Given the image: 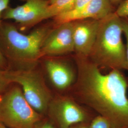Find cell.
<instances>
[{"label":"cell","instance_id":"6","mask_svg":"<svg viewBox=\"0 0 128 128\" xmlns=\"http://www.w3.org/2000/svg\"><path fill=\"white\" fill-rule=\"evenodd\" d=\"M46 115L57 128H69L81 123H89L94 112L66 94L54 96Z\"/></svg>","mask_w":128,"mask_h":128},{"label":"cell","instance_id":"4","mask_svg":"<svg viewBox=\"0 0 128 128\" xmlns=\"http://www.w3.org/2000/svg\"><path fill=\"white\" fill-rule=\"evenodd\" d=\"M43 118L28 102L19 87H13L0 96V122L6 127L34 128Z\"/></svg>","mask_w":128,"mask_h":128},{"label":"cell","instance_id":"7","mask_svg":"<svg viewBox=\"0 0 128 128\" xmlns=\"http://www.w3.org/2000/svg\"><path fill=\"white\" fill-rule=\"evenodd\" d=\"M44 68L52 86L65 94L73 86L78 76L75 61L48 57L44 60Z\"/></svg>","mask_w":128,"mask_h":128},{"label":"cell","instance_id":"12","mask_svg":"<svg viewBox=\"0 0 128 128\" xmlns=\"http://www.w3.org/2000/svg\"><path fill=\"white\" fill-rule=\"evenodd\" d=\"M75 0H56L50 4L46 14V19L55 17L60 14L68 11Z\"/></svg>","mask_w":128,"mask_h":128},{"label":"cell","instance_id":"14","mask_svg":"<svg viewBox=\"0 0 128 128\" xmlns=\"http://www.w3.org/2000/svg\"><path fill=\"white\" fill-rule=\"evenodd\" d=\"M122 22V26L123 30V33L126 39L127 44L126 46V66L125 69L128 71V17L121 18Z\"/></svg>","mask_w":128,"mask_h":128},{"label":"cell","instance_id":"2","mask_svg":"<svg viewBox=\"0 0 128 128\" xmlns=\"http://www.w3.org/2000/svg\"><path fill=\"white\" fill-rule=\"evenodd\" d=\"M122 34V18L114 12L102 20L96 41L87 58L100 69H125L126 46Z\"/></svg>","mask_w":128,"mask_h":128},{"label":"cell","instance_id":"15","mask_svg":"<svg viewBox=\"0 0 128 128\" xmlns=\"http://www.w3.org/2000/svg\"><path fill=\"white\" fill-rule=\"evenodd\" d=\"M120 18L128 17V0H124L114 12Z\"/></svg>","mask_w":128,"mask_h":128},{"label":"cell","instance_id":"17","mask_svg":"<svg viewBox=\"0 0 128 128\" xmlns=\"http://www.w3.org/2000/svg\"><path fill=\"white\" fill-rule=\"evenodd\" d=\"M10 82L5 76L4 71L0 69V96L8 86Z\"/></svg>","mask_w":128,"mask_h":128},{"label":"cell","instance_id":"25","mask_svg":"<svg viewBox=\"0 0 128 128\" xmlns=\"http://www.w3.org/2000/svg\"><path fill=\"white\" fill-rule=\"evenodd\" d=\"M27 0H26V1H27Z\"/></svg>","mask_w":128,"mask_h":128},{"label":"cell","instance_id":"19","mask_svg":"<svg viewBox=\"0 0 128 128\" xmlns=\"http://www.w3.org/2000/svg\"><path fill=\"white\" fill-rule=\"evenodd\" d=\"M10 0H0V26L1 25V15L8 8Z\"/></svg>","mask_w":128,"mask_h":128},{"label":"cell","instance_id":"16","mask_svg":"<svg viewBox=\"0 0 128 128\" xmlns=\"http://www.w3.org/2000/svg\"><path fill=\"white\" fill-rule=\"evenodd\" d=\"M34 128H57L49 119L43 118L38 122Z\"/></svg>","mask_w":128,"mask_h":128},{"label":"cell","instance_id":"5","mask_svg":"<svg viewBox=\"0 0 128 128\" xmlns=\"http://www.w3.org/2000/svg\"><path fill=\"white\" fill-rule=\"evenodd\" d=\"M5 75L10 83H17L22 86L26 99L37 112L46 115L54 96L40 71L34 68L10 70L5 71Z\"/></svg>","mask_w":128,"mask_h":128},{"label":"cell","instance_id":"21","mask_svg":"<svg viewBox=\"0 0 128 128\" xmlns=\"http://www.w3.org/2000/svg\"><path fill=\"white\" fill-rule=\"evenodd\" d=\"M5 63L4 58L2 55L1 51L0 50V68L4 66Z\"/></svg>","mask_w":128,"mask_h":128},{"label":"cell","instance_id":"18","mask_svg":"<svg viewBox=\"0 0 128 128\" xmlns=\"http://www.w3.org/2000/svg\"><path fill=\"white\" fill-rule=\"evenodd\" d=\"M91 0H75L70 9L68 11L80 9Z\"/></svg>","mask_w":128,"mask_h":128},{"label":"cell","instance_id":"23","mask_svg":"<svg viewBox=\"0 0 128 128\" xmlns=\"http://www.w3.org/2000/svg\"><path fill=\"white\" fill-rule=\"evenodd\" d=\"M0 128H9L7 127H6V126H5L4 124H2L1 122H0Z\"/></svg>","mask_w":128,"mask_h":128},{"label":"cell","instance_id":"20","mask_svg":"<svg viewBox=\"0 0 128 128\" xmlns=\"http://www.w3.org/2000/svg\"><path fill=\"white\" fill-rule=\"evenodd\" d=\"M89 123H81L77 124L69 128H90Z\"/></svg>","mask_w":128,"mask_h":128},{"label":"cell","instance_id":"1","mask_svg":"<svg viewBox=\"0 0 128 128\" xmlns=\"http://www.w3.org/2000/svg\"><path fill=\"white\" fill-rule=\"evenodd\" d=\"M78 70L76 82L66 94L116 128H128V83L120 70L104 74L88 58L74 55Z\"/></svg>","mask_w":128,"mask_h":128},{"label":"cell","instance_id":"22","mask_svg":"<svg viewBox=\"0 0 128 128\" xmlns=\"http://www.w3.org/2000/svg\"><path fill=\"white\" fill-rule=\"evenodd\" d=\"M123 0H109V1L112 5H120Z\"/></svg>","mask_w":128,"mask_h":128},{"label":"cell","instance_id":"11","mask_svg":"<svg viewBox=\"0 0 128 128\" xmlns=\"http://www.w3.org/2000/svg\"><path fill=\"white\" fill-rule=\"evenodd\" d=\"M114 12L109 0H92L80 9L64 12L54 18L58 26L62 23L85 19L102 20Z\"/></svg>","mask_w":128,"mask_h":128},{"label":"cell","instance_id":"10","mask_svg":"<svg viewBox=\"0 0 128 128\" xmlns=\"http://www.w3.org/2000/svg\"><path fill=\"white\" fill-rule=\"evenodd\" d=\"M101 20L85 19L74 21V55L87 58L96 40Z\"/></svg>","mask_w":128,"mask_h":128},{"label":"cell","instance_id":"3","mask_svg":"<svg viewBox=\"0 0 128 128\" xmlns=\"http://www.w3.org/2000/svg\"><path fill=\"white\" fill-rule=\"evenodd\" d=\"M51 29L38 28L28 35L10 24L0 26V38L10 57L22 64L34 65L42 58V47Z\"/></svg>","mask_w":128,"mask_h":128},{"label":"cell","instance_id":"13","mask_svg":"<svg viewBox=\"0 0 128 128\" xmlns=\"http://www.w3.org/2000/svg\"><path fill=\"white\" fill-rule=\"evenodd\" d=\"M90 128H116L110 120L101 115L95 116L89 123Z\"/></svg>","mask_w":128,"mask_h":128},{"label":"cell","instance_id":"24","mask_svg":"<svg viewBox=\"0 0 128 128\" xmlns=\"http://www.w3.org/2000/svg\"><path fill=\"white\" fill-rule=\"evenodd\" d=\"M55 0H50V4L53 3L54 2H55Z\"/></svg>","mask_w":128,"mask_h":128},{"label":"cell","instance_id":"9","mask_svg":"<svg viewBox=\"0 0 128 128\" xmlns=\"http://www.w3.org/2000/svg\"><path fill=\"white\" fill-rule=\"evenodd\" d=\"M50 4L45 0H28L24 4L15 8H8L3 17L14 20L22 26H32L46 19V14Z\"/></svg>","mask_w":128,"mask_h":128},{"label":"cell","instance_id":"8","mask_svg":"<svg viewBox=\"0 0 128 128\" xmlns=\"http://www.w3.org/2000/svg\"><path fill=\"white\" fill-rule=\"evenodd\" d=\"M74 22L58 25L51 30L42 47L43 56L54 57L74 52L73 38Z\"/></svg>","mask_w":128,"mask_h":128}]
</instances>
